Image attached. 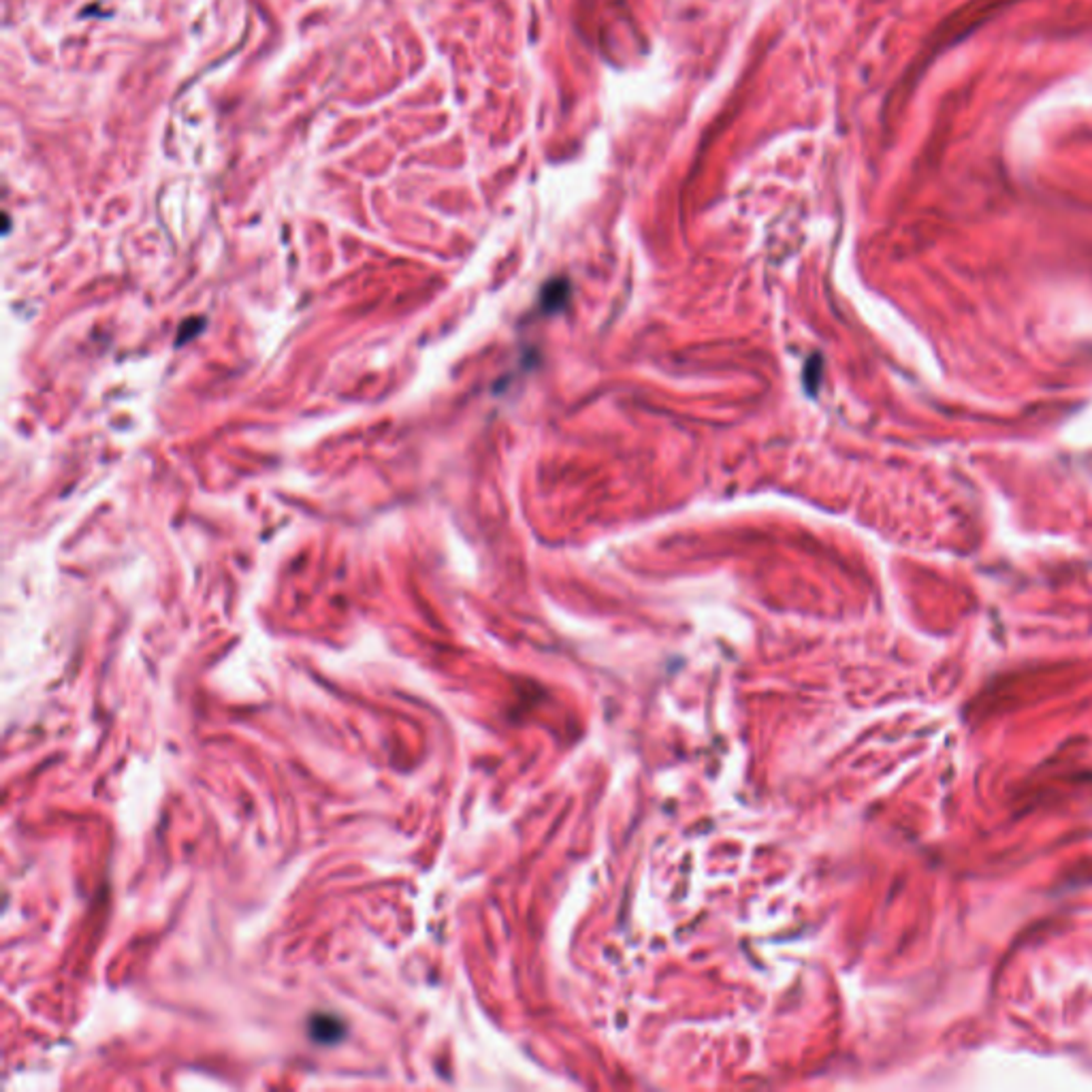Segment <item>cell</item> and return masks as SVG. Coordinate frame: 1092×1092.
<instances>
[{"label":"cell","mask_w":1092,"mask_h":1092,"mask_svg":"<svg viewBox=\"0 0 1092 1092\" xmlns=\"http://www.w3.org/2000/svg\"><path fill=\"white\" fill-rule=\"evenodd\" d=\"M569 295V287L563 282V280H557L548 284V287L545 289L543 293V299H545V306H548L550 310H557L561 304H565V299Z\"/></svg>","instance_id":"7a4b0ae2"},{"label":"cell","mask_w":1092,"mask_h":1092,"mask_svg":"<svg viewBox=\"0 0 1092 1092\" xmlns=\"http://www.w3.org/2000/svg\"><path fill=\"white\" fill-rule=\"evenodd\" d=\"M310 1033H312V1039L319 1043H336L344 1035V1024L331 1016H319L312 1020Z\"/></svg>","instance_id":"6da1fadb"},{"label":"cell","mask_w":1092,"mask_h":1092,"mask_svg":"<svg viewBox=\"0 0 1092 1092\" xmlns=\"http://www.w3.org/2000/svg\"><path fill=\"white\" fill-rule=\"evenodd\" d=\"M811 370H813V372H819V361H817V366H813V368H811V363H809V368H806V374H811ZM817 385H819V378L813 376V389H815Z\"/></svg>","instance_id":"3957f363"}]
</instances>
